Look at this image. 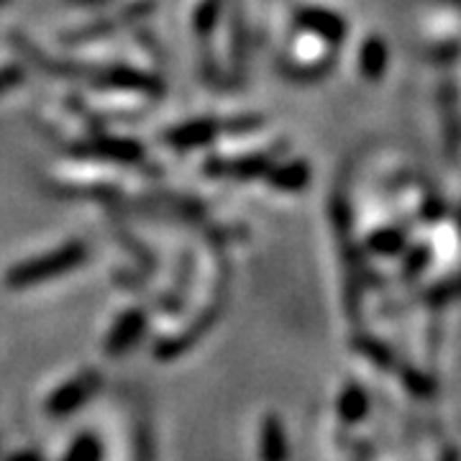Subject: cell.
Segmentation results:
<instances>
[{"mask_svg": "<svg viewBox=\"0 0 461 461\" xmlns=\"http://www.w3.org/2000/svg\"><path fill=\"white\" fill-rule=\"evenodd\" d=\"M105 459V444L98 433L83 430L72 438V444L67 446L62 461H103Z\"/></svg>", "mask_w": 461, "mask_h": 461, "instance_id": "obj_17", "label": "cell"}, {"mask_svg": "<svg viewBox=\"0 0 461 461\" xmlns=\"http://www.w3.org/2000/svg\"><path fill=\"white\" fill-rule=\"evenodd\" d=\"M408 244H411L408 226H382V229L372 230L364 241L366 251H372L377 257H397L405 251Z\"/></svg>", "mask_w": 461, "mask_h": 461, "instance_id": "obj_15", "label": "cell"}, {"mask_svg": "<svg viewBox=\"0 0 461 461\" xmlns=\"http://www.w3.org/2000/svg\"><path fill=\"white\" fill-rule=\"evenodd\" d=\"M282 149H269V151H251L244 157H211L203 172L208 177H233V180H254L264 177V172L272 167L275 159H280Z\"/></svg>", "mask_w": 461, "mask_h": 461, "instance_id": "obj_6", "label": "cell"}, {"mask_svg": "<svg viewBox=\"0 0 461 461\" xmlns=\"http://www.w3.org/2000/svg\"><path fill=\"white\" fill-rule=\"evenodd\" d=\"M226 311V282L221 285V290H218V295H213V300L200 311L187 326L177 333H172V336H165V339H159L154 348H151V357L157 359V362H175V359H180L185 357L187 351H193L195 346L215 329V323L221 321V315Z\"/></svg>", "mask_w": 461, "mask_h": 461, "instance_id": "obj_2", "label": "cell"}, {"mask_svg": "<svg viewBox=\"0 0 461 461\" xmlns=\"http://www.w3.org/2000/svg\"><path fill=\"white\" fill-rule=\"evenodd\" d=\"M103 390V375L95 366H87L80 375L69 377L62 382L47 400H44V412L47 418H69L72 412H77L83 405H87L93 397Z\"/></svg>", "mask_w": 461, "mask_h": 461, "instance_id": "obj_3", "label": "cell"}, {"mask_svg": "<svg viewBox=\"0 0 461 461\" xmlns=\"http://www.w3.org/2000/svg\"><path fill=\"white\" fill-rule=\"evenodd\" d=\"M341 446L348 448L351 461H377V446L372 444L369 438H354V436L344 433L341 436Z\"/></svg>", "mask_w": 461, "mask_h": 461, "instance_id": "obj_21", "label": "cell"}, {"mask_svg": "<svg viewBox=\"0 0 461 461\" xmlns=\"http://www.w3.org/2000/svg\"><path fill=\"white\" fill-rule=\"evenodd\" d=\"M395 375L400 377V382H402V387H405L415 400H430V397H436L438 384H436V377L429 375L426 369H418V366H412V364L400 359Z\"/></svg>", "mask_w": 461, "mask_h": 461, "instance_id": "obj_16", "label": "cell"}, {"mask_svg": "<svg viewBox=\"0 0 461 461\" xmlns=\"http://www.w3.org/2000/svg\"><path fill=\"white\" fill-rule=\"evenodd\" d=\"M259 461H290L287 429L277 412H267L259 426Z\"/></svg>", "mask_w": 461, "mask_h": 461, "instance_id": "obj_12", "label": "cell"}, {"mask_svg": "<svg viewBox=\"0 0 461 461\" xmlns=\"http://www.w3.org/2000/svg\"><path fill=\"white\" fill-rule=\"evenodd\" d=\"M83 75L90 85L103 87V90H118V93H139V95H162L165 85L157 75L147 69L129 65H108L83 69Z\"/></svg>", "mask_w": 461, "mask_h": 461, "instance_id": "obj_4", "label": "cell"}, {"mask_svg": "<svg viewBox=\"0 0 461 461\" xmlns=\"http://www.w3.org/2000/svg\"><path fill=\"white\" fill-rule=\"evenodd\" d=\"M430 257H433V251H430L429 244H415V247H405L402 251V277L405 280H418L426 269H429Z\"/></svg>", "mask_w": 461, "mask_h": 461, "instance_id": "obj_20", "label": "cell"}, {"mask_svg": "<svg viewBox=\"0 0 461 461\" xmlns=\"http://www.w3.org/2000/svg\"><path fill=\"white\" fill-rule=\"evenodd\" d=\"M226 133L223 118H190L180 126H172L165 133V147L172 151H193V149H203L213 144L218 136Z\"/></svg>", "mask_w": 461, "mask_h": 461, "instance_id": "obj_9", "label": "cell"}, {"mask_svg": "<svg viewBox=\"0 0 461 461\" xmlns=\"http://www.w3.org/2000/svg\"><path fill=\"white\" fill-rule=\"evenodd\" d=\"M87 257H90V251H87L85 241H67L62 247L44 251L39 257H32V259H23L14 269H8L5 287L8 290H29V287L41 285V282L57 280L62 275L80 269L87 262Z\"/></svg>", "mask_w": 461, "mask_h": 461, "instance_id": "obj_1", "label": "cell"}, {"mask_svg": "<svg viewBox=\"0 0 461 461\" xmlns=\"http://www.w3.org/2000/svg\"><path fill=\"white\" fill-rule=\"evenodd\" d=\"M221 14H223V0H200V5L193 14V29L203 39H208L215 32V26L221 21Z\"/></svg>", "mask_w": 461, "mask_h": 461, "instance_id": "obj_19", "label": "cell"}, {"mask_svg": "<svg viewBox=\"0 0 461 461\" xmlns=\"http://www.w3.org/2000/svg\"><path fill=\"white\" fill-rule=\"evenodd\" d=\"M69 154L83 157V159H103V162H115V165H133L144 159V147L133 139H118V136H93L77 141L69 147Z\"/></svg>", "mask_w": 461, "mask_h": 461, "instance_id": "obj_5", "label": "cell"}, {"mask_svg": "<svg viewBox=\"0 0 461 461\" xmlns=\"http://www.w3.org/2000/svg\"><path fill=\"white\" fill-rule=\"evenodd\" d=\"M133 461H157V441L147 426H139L133 438Z\"/></svg>", "mask_w": 461, "mask_h": 461, "instance_id": "obj_22", "label": "cell"}, {"mask_svg": "<svg viewBox=\"0 0 461 461\" xmlns=\"http://www.w3.org/2000/svg\"><path fill=\"white\" fill-rule=\"evenodd\" d=\"M372 411V397L366 393L362 382H346L344 390L336 397V418L344 429H354L366 420Z\"/></svg>", "mask_w": 461, "mask_h": 461, "instance_id": "obj_11", "label": "cell"}, {"mask_svg": "<svg viewBox=\"0 0 461 461\" xmlns=\"http://www.w3.org/2000/svg\"><path fill=\"white\" fill-rule=\"evenodd\" d=\"M295 26L300 32L311 33L329 47H341L348 33L346 18L323 5H303L295 11Z\"/></svg>", "mask_w": 461, "mask_h": 461, "instance_id": "obj_8", "label": "cell"}, {"mask_svg": "<svg viewBox=\"0 0 461 461\" xmlns=\"http://www.w3.org/2000/svg\"><path fill=\"white\" fill-rule=\"evenodd\" d=\"M351 348H354V354H359L362 359H366L379 372H395L397 364H400L395 348L384 344V341H379L377 336H369V333H357L351 339Z\"/></svg>", "mask_w": 461, "mask_h": 461, "instance_id": "obj_13", "label": "cell"}, {"mask_svg": "<svg viewBox=\"0 0 461 461\" xmlns=\"http://www.w3.org/2000/svg\"><path fill=\"white\" fill-rule=\"evenodd\" d=\"M26 83V69L21 65H5L0 67V95L16 90L21 85Z\"/></svg>", "mask_w": 461, "mask_h": 461, "instance_id": "obj_24", "label": "cell"}, {"mask_svg": "<svg viewBox=\"0 0 461 461\" xmlns=\"http://www.w3.org/2000/svg\"><path fill=\"white\" fill-rule=\"evenodd\" d=\"M454 297H456L454 280H446L444 285H441V282H438V285H433L429 293L423 295V300L429 303L430 308L441 311V308H446V305H451V303H454Z\"/></svg>", "mask_w": 461, "mask_h": 461, "instance_id": "obj_23", "label": "cell"}, {"mask_svg": "<svg viewBox=\"0 0 461 461\" xmlns=\"http://www.w3.org/2000/svg\"><path fill=\"white\" fill-rule=\"evenodd\" d=\"M230 65L236 67L239 72H244V67H247L249 59V41H247V23H244V16H241V11H239V16H236V11H233V16H230Z\"/></svg>", "mask_w": 461, "mask_h": 461, "instance_id": "obj_18", "label": "cell"}, {"mask_svg": "<svg viewBox=\"0 0 461 461\" xmlns=\"http://www.w3.org/2000/svg\"><path fill=\"white\" fill-rule=\"evenodd\" d=\"M8 5V0H0V8H5Z\"/></svg>", "mask_w": 461, "mask_h": 461, "instance_id": "obj_27", "label": "cell"}, {"mask_svg": "<svg viewBox=\"0 0 461 461\" xmlns=\"http://www.w3.org/2000/svg\"><path fill=\"white\" fill-rule=\"evenodd\" d=\"M149 329V313L144 308L133 305L129 311L118 315L113 321L111 330L105 333V341H103V351L105 357L118 359V357H126L133 346L144 339V333Z\"/></svg>", "mask_w": 461, "mask_h": 461, "instance_id": "obj_7", "label": "cell"}, {"mask_svg": "<svg viewBox=\"0 0 461 461\" xmlns=\"http://www.w3.org/2000/svg\"><path fill=\"white\" fill-rule=\"evenodd\" d=\"M390 65V50L382 36H369L359 50V72L364 80L379 83Z\"/></svg>", "mask_w": 461, "mask_h": 461, "instance_id": "obj_14", "label": "cell"}, {"mask_svg": "<svg viewBox=\"0 0 461 461\" xmlns=\"http://www.w3.org/2000/svg\"><path fill=\"white\" fill-rule=\"evenodd\" d=\"M264 177L277 193H303L311 185L313 169L305 159H287V162L275 159L272 167L264 172Z\"/></svg>", "mask_w": 461, "mask_h": 461, "instance_id": "obj_10", "label": "cell"}, {"mask_svg": "<svg viewBox=\"0 0 461 461\" xmlns=\"http://www.w3.org/2000/svg\"><path fill=\"white\" fill-rule=\"evenodd\" d=\"M438 461H459L456 446H454V444L441 446V451H438Z\"/></svg>", "mask_w": 461, "mask_h": 461, "instance_id": "obj_26", "label": "cell"}, {"mask_svg": "<svg viewBox=\"0 0 461 461\" xmlns=\"http://www.w3.org/2000/svg\"><path fill=\"white\" fill-rule=\"evenodd\" d=\"M3 461H44V456H41L39 451H29V448H23V451H16V454L5 456Z\"/></svg>", "mask_w": 461, "mask_h": 461, "instance_id": "obj_25", "label": "cell"}]
</instances>
